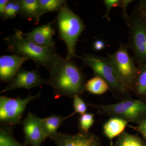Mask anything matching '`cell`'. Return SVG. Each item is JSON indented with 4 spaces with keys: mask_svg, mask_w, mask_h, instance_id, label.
<instances>
[{
    "mask_svg": "<svg viewBox=\"0 0 146 146\" xmlns=\"http://www.w3.org/2000/svg\"><path fill=\"white\" fill-rule=\"evenodd\" d=\"M125 120L116 117L110 118L103 126L104 132L110 140L111 146L112 140L123 133L127 125Z\"/></svg>",
    "mask_w": 146,
    "mask_h": 146,
    "instance_id": "16",
    "label": "cell"
},
{
    "mask_svg": "<svg viewBox=\"0 0 146 146\" xmlns=\"http://www.w3.org/2000/svg\"><path fill=\"white\" fill-rule=\"evenodd\" d=\"M21 9L20 0H10L6 6L1 17L3 21L14 19L19 14Z\"/></svg>",
    "mask_w": 146,
    "mask_h": 146,
    "instance_id": "22",
    "label": "cell"
},
{
    "mask_svg": "<svg viewBox=\"0 0 146 146\" xmlns=\"http://www.w3.org/2000/svg\"><path fill=\"white\" fill-rule=\"evenodd\" d=\"M131 93L138 99L146 100V63L138 65Z\"/></svg>",
    "mask_w": 146,
    "mask_h": 146,
    "instance_id": "15",
    "label": "cell"
},
{
    "mask_svg": "<svg viewBox=\"0 0 146 146\" xmlns=\"http://www.w3.org/2000/svg\"><path fill=\"white\" fill-rule=\"evenodd\" d=\"M73 104H74V111L69 116L66 117L67 119L76 113H79L81 115L86 113L87 110V104L80 96H75L73 98Z\"/></svg>",
    "mask_w": 146,
    "mask_h": 146,
    "instance_id": "24",
    "label": "cell"
},
{
    "mask_svg": "<svg viewBox=\"0 0 146 146\" xmlns=\"http://www.w3.org/2000/svg\"><path fill=\"white\" fill-rule=\"evenodd\" d=\"M80 59L83 61L84 66L91 68L95 76L100 77L107 82L110 90L116 98L123 100L131 98L130 92L123 86L107 57L84 54Z\"/></svg>",
    "mask_w": 146,
    "mask_h": 146,
    "instance_id": "5",
    "label": "cell"
},
{
    "mask_svg": "<svg viewBox=\"0 0 146 146\" xmlns=\"http://www.w3.org/2000/svg\"><path fill=\"white\" fill-rule=\"evenodd\" d=\"M41 92L25 99L0 97V121L2 125L14 127L20 123L27 106L30 102L40 98Z\"/></svg>",
    "mask_w": 146,
    "mask_h": 146,
    "instance_id": "8",
    "label": "cell"
},
{
    "mask_svg": "<svg viewBox=\"0 0 146 146\" xmlns=\"http://www.w3.org/2000/svg\"><path fill=\"white\" fill-rule=\"evenodd\" d=\"M9 1V0H1L0 1V15L2 14Z\"/></svg>",
    "mask_w": 146,
    "mask_h": 146,
    "instance_id": "30",
    "label": "cell"
},
{
    "mask_svg": "<svg viewBox=\"0 0 146 146\" xmlns=\"http://www.w3.org/2000/svg\"><path fill=\"white\" fill-rule=\"evenodd\" d=\"M21 9L19 15L29 21L39 23L42 17L38 0H20Z\"/></svg>",
    "mask_w": 146,
    "mask_h": 146,
    "instance_id": "14",
    "label": "cell"
},
{
    "mask_svg": "<svg viewBox=\"0 0 146 146\" xmlns=\"http://www.w3.org/2000/svg\"><path fill=\"white\" fill-rule=\"evenodd\" d=\"M134 128L142 134L146 139V118L143 120Z\"/></svg>",
    "mask_w": 146,
    "mask_h": 146,
    "instance_id": "28",
    "label": "cell"
},
{
    "mask_svg": "<svg viewBox=\"0 0 146 146\" xmlns=\"http://www.w3.org/2000/svg\"><path fill=\"white\" fill-rule=\"evenodd\" d=\"M112 146H146L143 141L136 135L123 132Z\"/></svg>",
    "mask_w": 146,
    "mask_h": 146,
    "instance_id": "20",
    "label": "cell"
},
{
    "mask_svg": "<svg viewBox=\"0 0 146 146\" xmlns=\"http://www.w3.org/2000/svg\"><path fill=\"white\" fill-rule=\"evenodd\" d=\"M44 84L48 85V80L42 78L38 67L31 71L21 68L12 81L1 91V93L9 92L20 88L29 90Z\"/></svg>",
    "mask_w": 146,
    "mask_h": 146,
    "instance_id": "9",
    "label": "cell"
},
{
    "mask_svg": "<svg viewBox=\"0 0 146 146\" xmlns=\"http://www.w3.org/2000/svg\"><path fill=\"white\" fill-rule=\"evenodd\" d=\"M54 24L59 39L66 44L67 54L65 58L80 59L81 57L76 54V46L82 33L85 30L86 26L80 17L69 8L67 2L58 12Z\"/></svg>",
    "mask_w": 146,
    "mask_h": 146,
    "instance_id": "3",
    "label": "cell"
},
{
    "mask_svg": "<svg viewBox=\"0 0 146 146\" xmlns=\"http://www.w3.org/2000/svg\"><path fill=\"white\" fill-rule=\"evenodd\" d=\"M87 104L96 110L99 115L120 118L128 123L138 125L146 118V102L142 100L129 98L113 104Z\"/></svg>",
    "mask_w": 146,
    "mask_h": 146,
    "instance_id": "4",
    "label": "cell"
},
{
    "mask_svg": "<svg viewBox=\"0 0 146 146\" xmlns=\"http://www.w3.org/2000/svg\"><path fill=\"white\" fill-rule=\"evenodd\" d=\"M136 8L138 13L146 22V0H140Z\"/></svg>",
    "mask_w": 146,
    "mask_h": 146,
    "instance_id": "27",
    "label": "cell"
},
{
    "mask_svg": "<svg viewBox=\"0 0 146 146\" xmlns=\"http://www.w3.org/2000/svg\"><path fill=\"white\" fill-rule=\"evenodd\" d=\"M104 3L106 7V13L103 16V18H106L110 22V11L113 7H119L120 0H104Z\"/></svg>",
    "mask_w": 146,
    "mask_h": 146,
    "instance_id": "26",
    "label": "cell"
},
{
    "mask_svg": "<svg viewBox=\"0 0 146 146\" xmlns=\"http://www.w3.org/2000/svg\"><path fill=\"white\" fill-rule=\"evenodd\" d=\"M133 1H134L133 0H120L119 7H120L121 9L122 17L123 20L125 21L127 27L129 25L130 16L127 14V9L129 4Z\"/></svg>",
    "mask_w": 146,
    "mask_h": 146,
    "instance_id": "25",
    "label": "cell"
},
{
    "mask_svg": "<svg viewBox=\"0 0 146 146\" xmlns=\"http://www.w3.org/2000/svg\"><path fill=\"white\" fill-rule=\"evenodd\" d=\"M41 118L29 112L22 123L25 136L24 143L27 146H40L46 138L42 129Z\"/></svg>",
    "mask_w": 146,
    "mask_h": 146,
    "instance_id": "11",
    "label": "cell"
},
{
    "mask_svg": "<svg viewBox=\"0 0 146 146\" xmlns=\"http://www.w3.org/2000/svg\"><path fill=\"white\" fill-rule=\"evenodd\" d=\"M50 76L48 85L52 87L54 98L62 96L73 99L80 96L85 90V79L81 68L72 59L56 54L48 70Z\"/></svg>",
    "mask_w": 146,
    "mask_h": 146,
    "instance_id": "1",
    "label": "cell"
},
{
    "mask_svg": "<svg viewBox=\"0 0 146 146\" xmlns=\"http://www.w3.org/2000/svg\"><path fill=\"white\" fill-rule=\"evenodd\" d=\"M128 27V48L133 53V57L137 65L146 63V22L136 8L130 15Z\"/></svg>",
    "mask_w": 146,
    "mask_h": 146,
    "instance_id": "7",
    "label": "cell"
},
{
    "mask_svg": "<svg viewBox=\"0 0 146 146\" xmlns=\"http://www.w3.org/2000/svg\"><path fill=\"white\" fill-rule=\"evenodd\" d=\"M28 58L18 55H4L0 56V80L2 82L10 83L21 66Z\"/></svg>",
    "mask_w": 146,
    "mask_h": 146,
    "instance_id": "12",
    "label": "cell"
},
{
    "mask_svg": "<svg viewBox=\"0 0 146 146\" xmlns=\"http://www.w3.org/2000/svg\"><path fill=\"white\" fill-rule=\"evenodd\" d=\"M94 115L91 113H86L81 115L79 120L80 131L89 132V129L94 122Z\"/></svg>",
    "mask_w": 146,
    "mask_h": 146,
    "instance_id": "23",
    "label": "cell"
},
{
    "mask_svg": "<svg viewBox=\"0 0 146 146\" xmlns=\"http://www.w3.org/2000/svg\"><path fill=\"white\" fill-rule=\"evenodd\" d=\"M7 51L33 60L37 67L41 66L48 70L53 60L57 54L55 48L39 46L24 36L23 32L15 29L14 33L5 37Z\"/></svg>",
    "mask_w": 146,
    "mask_h": 146,
    "instance_id": "2",
    "label": "cell"
},
{
    "mask_svg": "<svg viewBox=\"0 0 146 146\" xmlns=\"http://www.w3.org/2000/svg\"><path fill=\"white\" fill-rule=\"evenodd\" d=\"M85 90L91 94L100 95L110 90V87L104 80L98 76H95L86 82Z\"/></svg>",
    "mask_w": 146,
    "mask_h": 146,
    "instance_id": "18",
    "label": "cell"
},
{
    "mask_svg": "<svg viewBox=\"0 0 146 146\" xmlns=\"http://www.w3.org/2000/svg\"><path fill=\"white\" fill-rule=\"evenodd\" d=\"M57 146H102L98 136L90 132L75 134L57 132L50 137Z\"/></svg>",
    "mask_w": 146,
    "mask_h": 146,
    "instance_id": "10",
    "label": "cell"
},
{
    "mask_svg": "<svg viewBox=\"0 0 146 146\" xmlns=\"http://www.w3.org/2000/svg\"><path fill=\"white\" fill-rule=\"evenodd\" d=\"M42 16L50 12H58L67 2L65 0H38Z\"/></svg>",
    "mask_w": 146,
    "mask_h": 146,
    "instance_id": "21",
    "label": "cell"
},
{
    "mask_svg": "<svg viewBox=\"0 0 146 146\" xmlns=\"http://www.w3.org/2000/svg\"><path fill=\"white\" fill-rule=\"evenodd\" d=\"M105 43L103 40L98 39L96 40L93 44V48L95 51H100L105 48Z\"/></svg>",
    "mask_w": 146,
    "mask_h": 146,
    "instance_id": "29",
    "label": "cell"
},
{
    "mask_svg": "<svg viewBox=\"0 0 146 146\" xmlns=\"http://www.w3.org/2000/svg\"><path fill=\"white\" fill-rule=\"evenodd\" d=\"M66 117L60 115H53L47 117L41 118V124L44 133L47 138L57 133V130L63 124Z\"/></svg>",
    "mask_w": 146,
    "mask_h": 146,
    "instance_id": "17",
    "label": "cell"
},
{
    "mask_svg": "<svg viewBox=\"0 0 146 146\" xmlns=\"http://www.w3.org/2000/svg\"><path fill=\"white\" fill-rule=\"evenodd\" d=\"M128 48L120 41L118 50L112 54H107V58L126 90L131 93L132 85L138 67L133 57L128 52Z\"/></svg>",
    "mask_w": 146,
    "mask_h": 146,
    "instance_id": "6",
    "label": "cell"
},
{
    "mask_svg": "<svg viewBox=\"0 0 146 146\" xmlns=\"http://www.w3.org/2000/svg\"><path fill=\"white\" fill-rule=\"evenodd\" d=\"M13 127L10 126H1L0 129V146H27L14 138L13 133Z\"/></svg>",
    "mask_w": 146,
    "mask_h": 146,
    "instance_id": "19",
    "label": "cell"
},
{
    "mask_svg": "<svg viewBox=\"0 0 146 146\" xmlns=\"http://www.w3.org/2000/svg\"><path fill=\"white\" fill-rule=\"evenodd\" d=\"M52 25V23H48L36 27L30 32L23 33L24 35L40 46L54 48L55 43L53 39V36L55 33Z\"/></svg>",
    "mask_w": 146,
    "mask_h": 146,
    "instance_id": "13",
    "label": "cell"
}]
</instances>
